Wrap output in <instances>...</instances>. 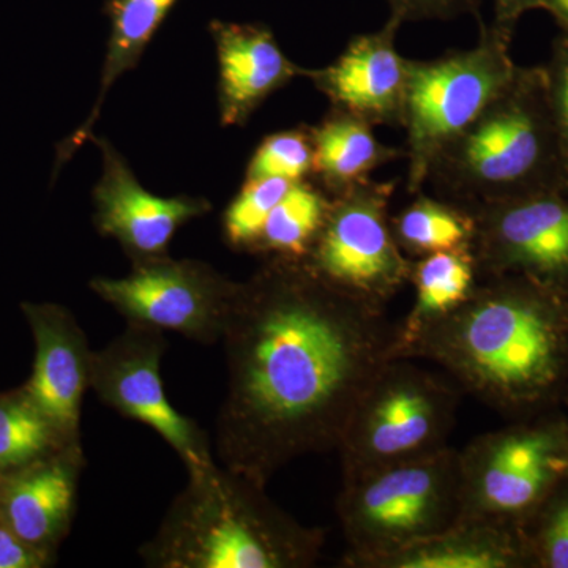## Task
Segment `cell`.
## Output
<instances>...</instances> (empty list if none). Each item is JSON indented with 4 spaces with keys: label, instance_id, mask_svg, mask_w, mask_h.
Here are the masks:
<instances>
[{
    "label": "cell",
    "instance_id": "6da1fadb",
    "mask_svg": "<svg viewBox=\"0 0 568 568\" xmlns=\"http://www.w3.org/2000/svg\"><path fill=\"white\" fill-rule=\"evenodd\" d=\"M386 306L332 286L304 261L239 283L224 324L220 465L267 487L294 459L336 450L369 384L395 361Z\"/></svg>",
    "mask_w": 568,
    "mask_h": 568
},
{
    "label": "cell",
    "instance_id": "7a4b0ae2",
    "mask_svg": "<svg viewBox=\"0 0 568 568\" xmlns=\"http://www.w3.org/2000/svg\"><path fill=\"white\" fill-rule=\"evenodd\" d=\"M426 358L511 420L568 405V287L487 276L448 316L396 336L395 361Z\"/></svg>",
    "mask_w": 568,
    "mask_h": 568
},
{
    "label": "cell",
    "instance_id": "3957f363",
    "mask_svg": "<svg viewBox=\"0 0 568 568\" xmlns=\"http://www.w3.org/2000/svg\"><path fill=\"white\" fill-rule=\"evenodd\" d=\"M138 555L151 568H306L324 532L282 510L263 485L219 462L192 467Z\"/></svg>",
    "mask_w": 568,
    "mask_h": 568
},
{
    "label": "cell",
    "instance_id": "277c9868",
    "mask_svg": "<svg viewBox=\"0 0 568 568\" xmlns=\"http://www.w3.org/2000/svg\"><path fill=\"white\" fill-rule=\"evenodd\" d=\"M437 196L466 209L566 190L544 65L519 67L428 171Z\"/></svg>",
    "mask_w": 568,
    "mask_h": 568
},
{
    "label": "cell",
    "instance_id": "5b68a950",
    "mask_svg": "<svg viewBox=\"0 0 568 568\" xmlns=\"http://www.w3.org/2000/svg\"><path fill=\"white\" fill-rule=\"evenodd\" d=\"M336 511L349 545L347 559L435 536L462 517L459 450L447 446L343 481Z\"/></svg>",
    "mask_w": 568,
    "mask_h": 568
},
{
    "label": "cell",
    "instance_id": "8992f818",
    "mask_svg": "<svg viewBox=\"0 0 568 568\" xmlns=\"http://www.w3.org/2000/svg\"><path fill=\"white\" fill-rule=\"evenodd\" d=\"M462 390L413 361H392L354 407L338 450L343 481L447 447Z\"/></svg>",
    "mask_w": 568,
    "mask_h": 568
},
{
    "label": "cell",
    "instance_id": "52a82bcc",
    "mask_svg": "<svg viewBox=\"0 0 568 568\" xmlns=\"http://www.w3.org/2000/svg\"><path fill=\"white\" fill-rule=\"evenodd\" d=\"M511 41L485 22L476 47L432 61L407 59V193L424 192L429 168L507 84L517 69Z\"/></svg>",
    "mask_w": 568,
    "mask_h": 568
},
{
    "label": "cell",
    "instance_id": "ba28073f",
    "mask_svg": "<svg viewBox=\"0 0 568 568\" xmlns=\"http://www.w3.org/2000/svg\"><path fill=\"white\" fill-rule=\"evenodd\" d=\"M459 469L462 517L523 528L568 477V416L545 410L485 433L459 450Z\"/></svg>",
    "mask_w": 568,
    "mask_h": 568
},
{
    "label": "cell",
    "instance_id": "9c48e42d",
    "mask_svg": "<svg viewBox=\"0 0 568 568\" xmlns=\"http://www.w3.org/2000/svg\"><path fill=\"white\" fill-rule=\"evenodd\" d=\"M398 181L358 183L332 197L331 211L304 261L332 286L387 305L409 283L413 260L396 244L390 201Z\"/></svg>",
    "mask_w": 568,
    "mask_h": 568
},
{
    "label": "cell",
    "instance_id": "30bf717a",
    "mask_svg": "<svg viewBox=\"0 0 568 568\" xmlns=\"http://www.w3.org/2000/svg\"><path fill=\"white\" fill-rule=\"evenodd\" d=\"M239 283L197 261H134L123 278H93L91 290L126 323L175 332L203 345L222 342Z\"/></svg>",
    "mask_w": 568,
    "mask_h": 568
},
{
    "label": "cell",
    "instance_id": "8fae6325",
    "mask_svg": "<svg viewBox=\"0 0 568 568\" xmlns=\"http://www.w3.org/2000/svg\"><path fill=\"white\" fill-rule=\"evenodd\" d=\"M166 332L126 323L125 331L103 349L93 351L91 388L115 413L149 426L168 444L186 469L215 462L207 433L179 413L164 392L163 355Z\"/></svg>",
    "mask_w": 568,
    "mask_h": 568
},
{
    "label": "cell",
    "instance_id": "7c38bea8",
    "mask_svg": "<svg viewBox=\"0 0 568 568\" xmlns=\"http://www.w3.org/2000/svg\"><path fill=\"white\" fill-rule=\"evenodd\" d=\"M478 275H523L568 287V192L549 190L469 209Z\"/></svg>",
    "mask_w": 568,
    "mask_h": 568
},
{
    "label": "cell",
    "instance_id": "4fadbf2b",
    "mask_svg": "<svg viewBox=\"0 0 568 568\" xmlns=\"http://www.w3.org/2000/svg\"><path fill=\"white\" fill-rule=\"evenodd\" d=\"M402 26L388 17L377 31L353 37L331 65L304 70V77L315 82L334 111L372 126L403 129L407 59L396 50V33Z\"/></svg>",
    "mask_w": 568,
    "mask_h": 568
},
{
    "label": "cell",
    "instance_id": "5bb4252c",
    "mask_svg": "<svg viewBox=\"0 0 568 568\" xmlns=\"http://www.w3.org/2000/svg\"><path fill=\"white\" fill-rule=\"evenodd\" d=\"M21 312L36 345L32 375L22 387L63 439L80 446L82 399L91 388L88 335L65 306L24 302Z\"/></svg>",
    "mask_w": 568,
    "mask_h": 568
},
{
    "label": "cell",
    "instance_id": "9a60e30c",
    "mask_svg": "<svg viewBox=\"0 0 568 568\" xmlns=\"http://www.w3.org/2000/svg\"><path fill=\"white\" fill-rule=\"evenodd\" d=\"M103 151L102 181L93 192L95 224L134 261L166 256L171 239L190 220L211 211L201 197H160L142 189L121 155L100 142Z\"/></svg>",
    "mask_w": 568,
    "mask_h": 568
},
{
    "label": "cell",
    "instance_id": "2e32d148",
    "mask_svg": "<svg viewBox=\"0 0 568 568\" xmlns=\"http://www.w3.org/2000/svg\"><path fill=\"white\" fill-rule=\"evenodd\" d=\"M85 462L82 446H69L0 477V519L33 547L58 552L73 528Z\"/></svg>",
    "mask_w": 568,
    "mask_h": 568
},
{
    "label": "cell",
    "instance_id": "e0dca14e",
    "mask_svg": "<svg viewBox=\"0 0 568 568\" xmlns=\"http://www.w3.org/2000/svg\"><path fill=\"white\" fill-rule=\"evenodd\" d=\"M213 39L220 63V108L224 125H241L268 95L295 77L302 67L284 55L271 29L261 24L215 21Z\"/></svg>",
    "mask_w": 568,
    "mask_h": 568
},
{
    "label": "cell",
    "instance_id": "ac0fdd59",
    "mask_svg": "<svg viewBox=\"0 0 568 568\" xmlns=\"http://www.w3.org/2000/svg\"><path fill=\"white\" fill-rule=\"evenodd\" d=\"M347 568H532L523 529L495 519L462 517L435 536L368 558H343Z\"/></svg>",
    "mask_w": 568,
    "mask_h": 568
},
{
    "label": "cell",
    "instance_id": "d6986e66",
    "mask_svg": "<svg viewBox=\"0 0 568 568\" xmlns=\"http://www.w3.org/2000/svg\"><path fill=\"white\" fill-rule=\"evenodd\" d=\"M375 126L361 119L332 110L320 125L310 130L315 148V166L323 190L331 197L349 192L372 179L377 168L405 156L402 149L377 140Z\"/></svg>",
    "mask_w": 568,
    "mask_h": 568
},
{
    "label": "cell",
    "instance_id": "ffe728a7",
    "mask_svg": "<svg viewBox=\"0 0 568 568\" xmlns=\"http://www.w3.org/2000/svg\"><path fill=\"white\" fill-rule=\"evenodd\" d=\"M480 275L470 248L429 254L413 261L409 283L416 291L413 308L398 324V336H406L425 324L448 316L476 290Z\"/></svg>",
    "mask_w": 568,
    "mask_h": 568
},
{
    "label": "cell",
    "instance_id": "44dd1931",
    "mask_svg": "<svg viewBox=\"0 0 568 568\" xmlns=\"http://www.w3.org/2000/svg\"><path fill=\"white\" fill-rule=\"evenodd\" d=\"M175 0H110L106 13L111 20L110 43L102 74L99 102L91 118L78 130L70 142L71 151L91 136L108 89L121 74L133 69L140 61L142 51L159 31L160 26L173 9Z\"/></svg>",
    "mask_w": 568,
    "mask_h": 568
},
{
    "label": "cell",
    "instance_id": "7402d4cb",
    "mask_svg": "<svg viewBox=\"0 0 568 568\" xmlns=\"http://www.w3.org/2000/svg\"><path fill=\"white\" fill-rule=\"evenodd\" d=\"M414 196L413 203L390 219L396 244L409 260L470 248L476 220L469 209L424 192Z\"/></svg>",
    "mask_w": 568,
    "mask_h": 568
},
{
    "label": "cell",
    "instance_id": "603a6c76",
    "mask_svg": "<svg viewBox=\"0 0 568 568\" xmlns=\"http://www.w3.org/2000/svg\"><path fill=\"white\" fill-rule=\"evenodd\" d=\"M332 197L310 183H293L268 215L253 252L272 260L305 261L323 231Z\"/></svg>",
    "mask_w": 568,
    "mask_h": 568
},
{
    "label": "cell",
    "instance_id": "cb8c5ba5",
    "mask_svg": "<svg viewBox=\"0 0 568 568\" xmlns=\"http://www.w3.org/2000/svg\"><path fill=\"white\" fill-rule=\"evenodd\" d=\"M69 446L24 387L0 392V477Z\"/></svg>",
    "mask_w": 568,
    "mask_h": 568
},
{
    "label": "cell",
    "instance_id": "d4e9b609",
    "mask_svg": "<svg viewBox=\"0 0 568 568\" xmlns=\"http://www.w3.org/2000/svg\"><path fill=\"white\" fill-rule=\"evenodd\" d=\"M532 568H568V477L523 525Z\"/></svg>",
    "mask_w": 568,
    "mask_h": 568
},
{
    "label": "cell",
    "instance_id": "484cf974",
    "mask_svg": "<svg viewBox=\"0 0 568 568\" xmlns=\"http://www.w3.org/2000/svg\"><path fill=\"white\" fill-rule=\"evenodd\" d=\"M291 186L293 182L284 179H246L244 189L224 212L227 244L253 252L268 215Z\"/></svg>",
    "mask_w": 568,
    "mask_h": 568
},
{
    "label": "cell",
    "instance_id": "4316f807",
    "mask_svg": "<svg viewBox=\"0 0 568 568\" xmlns=\"http://www.w3.org/2000/svg\"><path fill=\"white\" fill-rule=\"evenodd\" d=\"M315 148L312 133L290 130L272 134L261 142L246 170V179H284L304 182L313 174Z\"/></svg>",
    "mask_w": 568,
    "mask_h": 568
},
{
    "label": "cell",
    "instance_id": "83f0119b",
    "mask_svg": "<svg viewBox=\"0 0 568 568\" xmlns=\"http://www.w3.org/2000/svg\"><path fill=\"white\" fill-rule=\"evenodd\" d=\"M544 69L547 74L549 110L558 136L560 162L568 190V32L560 31L556 37L551 58Z\"/></svg>",
    "mask_w": 568,
    "mask_h": 568
},
{
    "label": "cell",
    "instance_id": "f1b7e54d",
    "mask_svg": "<svg viewBox=\"0 0 568 568\" xmlns=\"http://www.w3.org/2000/svg\"><path fill=\"white\" fill-rule=\"evenodd\" d=\"M390 14L396 21L454 20L462 14L478 18L480 0H386Z\"/></svg>",
    "mask_w": 568,
    "mask_h": 568
},
{
    "label": "cell",
    "instance_id": "f546056e",
    "mask_svg": "<svg viewBox=\"0 0 568 568\" xmlns=\"http://www.w3.org/2000/svg\"><path fill=\"white\" fill-rule=\"evenodd\" d=\"M55 560L58 552L33 547L0 519V568H47Z\"/></svg>",
    "mask_w": 568,
    "mask_h": 568
},
{
    "label": "cell",
    "instance_id": "4dcf8cb0",
    "mask_svg": "<svg viewBox=\"0 0 568 568\" xmlns=\"http://www.w3.org/2000/svg\"><path fill=\"white\" fill-rule=\"evenodd\" d=\"M491 28L507 40H514L519 20L528 11L544 10L547 0H491Z\"/></svg>",
    "mask_w": 568,
    "mask_h": 568
},
{
    "label": "cell",
    "instance_id": "1f68e13d",
    "mask_svg": "<svg viewBox=\"0 0 568 568\" xmlns=\"http://www.w3.org/2000/svg\"><path fill=\"white\" fill-rule=\"evenodd\" d=\"M544 10L555 18L560 31L568 32V0H547Z\"/></svg>",
    "mask_w": 568,
    "mask_h": 568
}]
</instances>
